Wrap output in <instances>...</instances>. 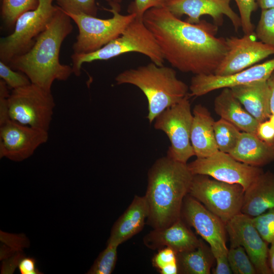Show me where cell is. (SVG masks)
Here are the masks:
<instances>
[{
    "label": "cell",
    "mask_w": 274,
    "mask_h": 274,
    "mask_svg": "<svg viewBox=\"0 0 274 274\" xmlns=\"http://www.w3.org/2000/svg\"><path fill=\"white\" fill-rule=\"evenodd\" d=\"M143 22L154 37L165 60L183 73L214 74L227 51L225 39L215 36L216 25L183 21L165 7L152 8Z\"/></svg>",
    "instance_id": "6da1fadb"
},
{
    "label": "cell",
    "mask_w": 274,
    "mask_h": 274,
    "mask_svg": "<svg viewBox=\"0 0 274 274\" xmlns=\"http://www.w3.org/2000/svg\"><path fill=\"white\" fill-rule=\"evenodd\" d=\"M45 30L26 52L14 57L8 65L24 74L31 83L47 90L55 80L66 81L73 74L72 66L61 64L59 53L73 29L72 19L58 6Z\"/></svg>",
    "instance_id": "7a4b0ae2"
},
{
    "label": "cell",
    "mask_w": 274,
    "mask_h": 274,
    "mask_svg": "<svg viewBox=\"0 0 274 274\" xmlns=\"http://www.w3.org/2000/svg\"><path fill=\"white\" fill-rule=\"evenodd\" d=\"M193 177L187 163L167 155L154 162L148 170L145 195L149 208L148 225L153 229L162 228L181 218L183 201Z\"/></svg>",
    "instance_id": "3957f363"
},
{
    "label": "cell",
    "mask_w": 274,
    "mask_h": 274,
    "mask_svg": "<svg viewBox=\"0 0 274 274\" xmlns=\"http://www.w3.org/2000/svg\"><path fill=\"white\" fill-rule=\"evenodd\" d=\"M115 81L117 85L131 84L142 91L148 101L147 118L150 124L164 110L188 94V85L177 77L174 69L153 62L125 70L116 77Z\"/></svg>",
    "instance_id": "277c9868"
},
{
    "label": "cell",
    "mask_w": 274,
    "mask_h": 274,
    "mask_svg": "<svg viewBox=\"0 0 274 274\" xmlns=\"http://www.w3.org/2000/svg\"><path fill=\"white\" fill-rule=\"evenodd\" d=\"M133 52L147 56L158 65H163L164 58L154 37L143 19L136 16L119 37L99 49L88 53H74L71 56L73 74L80 76L81 66L84 63L108 60Z\"/></svg>",
    "instance_id": "5b68a950"
},
{
    "label": "cell",
    "mask_w": 274,
    "mask_h": 274,
    "mask_svg": "<svg viewBox=\"0 0 274 274\" xmlns=\"http://www.w3.org/2000/svg\"><path fill=\"white\" fill-rule=\"evenodd\" d=\"M55 107L51 91L32 83L12 90L8 97L11 120L48 131Z\"/></svg>",
    "instance_id": "8992f818"
},
{
    "label": "cell",
    "mask_w": 274,
    "mask_h": 274,
    "mask_svg": "<svg viewBox=\"0 0 274 274\" xmlns=\"http://www.w3.org/2000/svg\"><path fill=\"white\" fill-rule=\"evenodd\" d=\"M54 0H38L37 7L25 12L17 19L12 33L0 40V60L8 64L15 56L27 51L46 28L57 6Z\"/></svg>",
    "instance_id": "52a82bcc"
},
{
    "label": "cell",
    "mask_w": 274,
    "mask_h": 274,
    "mask_svg": "<svg viewBox=\"0 0 274 274\" xmlns=\"http://www.w3.org/2000/svg\"><path fill=\"white\" fill-rule=\"evenodd\" d=\"M245 190L202 175H193L188 194L201 202L226 224L241 213Z\"/></svg>",
    "instance_id": "ba28073f"
},
{
    "label": "cell",
    "mask_w": 274,
    "mask_h": 274,
    "mask_svg": "<svg viewBox=\"0 0 274 274\" xmlns=\"http://www.w3.org/2000/svg\"><path fill=\"white\" fill-rule=\"evenodd\" d=\"M104 9L113 14L106 19L85 14H67L77 24L79 33L72 48L74 53L95 51L119 37L135 15H122L114 9Z\"/></svg>",
    "instance_id": "9c48e42d"
},
{
    "label": "cell",
    "mask_w": 274,
    "mask_h": 274,
    "mask_svg": "<svg viewBox=\"0 0 274 274\" xmlns=\"http://www.w3.org/2000/svg\"><path fill=\"white\" fill-rule=\"evenodd\" d=\"M188 95L159 114L154 123V128L164 132L170 142L166 155L185 163L195 156L190 141L193 114Z\"/></svg>",
    "instance_id": "30bf717a"
},
{
    "label": "cell",
    "mask_w": 274,
    "mask_h": 274,
    "mask_svg": "<svg viewBox=\"0 0 274 274\" xmlns=\"http://www.w3.org/2000/svg\"><path fill=\"white\" fill-rule=\"evenodd\" d=\"M187 165L193 175H206L222 182L239 184L245 191L264 172L260 167L238 161L220 151L207 157L197 158Z\"/></svg>",
    "instance_id": "8fae6325"
},
{
    "label": "cell",
    "mask_w": 274,
    "mask_h": 274,
    "mask_svg": "<svg viewBox=\"0 0 274 274\" xmlns=\"http://www.w3.org/2000/svg\"><path fill=\"white\" fill-rule=\"evenodd\" d=\"M257 40L254 32L245 34L242 38H226L227 51L214 74L232 75L274 54L273 47Z\"/></svg>",
    "instance_id": "7c38bea8"
},
{
    "label": "cell",
    "mask_w": 274,
    "mask_h": 274,
    "mask_svg": "<svg viewBox=\"0 0 274 274\" xmlns=\"http://www.w3.org/2000/svg\"><path fill=\"white\" fill-rule=\"evenodd\" d=\"M182 217L209 244L214 258L228 253L225 224L189 194L186 196L183 201Z\"/></svg>",
    "instance_id": "4fadbf2b"
},
{
    "label": "cell",
    "mask_w": 274,
    "mask_h": 274,
    "mask_svg": "<svg viewBox=\"0 0 274 274\" xmlns=\"http://www.w3.org/2000/svg\"><path fill=\"white\" fill-rule=\"evenodd\" d=\"M48 140V131L10 119L0 125V158L15 162L23 161Z\"/></svg>",
    "instance_id": "5bb4252c"
},
{
    "label": "cell",
    "mask_w": 274,
    "mask_h": 274,
    "mask_svg": "<svg viewBox=\"0 0 274 274\" xmlns=\"http://www.w3.org/2000/svg\"><path fill=\"white\" fill-rule=\"evenodd\" d=\"M225 228L230 247L241 246L244 248L257 273H272L268 264V244L258 231L252 217L240 213L226 223Z\"/></svg>",
    "instance_id": "9a60e30c"
},
{
    "label": "cell",
    "mask_w": 274,
    "mask_h": 274,
    "mask_svg": "<svg viewBox=\"0 0 274 274\" xmlns=\"http://www.w3.org/2000/svg\"><path fill=\"white\" fill-rule=\"evenodd\" d=\"M273 71L274 58L230 75H196L191 79L189 95L198 97L221 88L267 80Z\"/></svg>",
    "instance_id": "2e32d148"
},
{
    "label": "cell",
    "mask_w": 274,
    "mask_h": 274,
    "mask_svg": "<svg viewBox=\"0 0 274 274\" xmlns=\"http://www.w3.org/2000/svg\"><path fill=\"white\" fill-rule=\"evenodd\" d=\"M231 0H166L164 7L176 17L180 18L185 15V20L192 24L201 21L203 15L211 16L216 25L223 23V16L231 21L235 31L241 27L240 17L230 6Z\"/></svg>",
    "instance_id": "e0dca14e"
},
{
    "label": "cell",
    "mask_w": 274,
    "mask_h": 274,
    "mask_svg": "<svg viewBox=\"0 0 274 274\" xmlns=\"http://www.w3.org/2000/svg\"><path fill=\"white\" fill-rule=\"evenodd\" d=\"M201 241L188 228L182 218L167 227L153 229L143 238L144 245L149 249L168 247L177 254L196 248Z\"/></svg>",
    "instance_id": "ac0fdd59"
},
{
    "label": "cell",
    "mask_w": 274,
    "mask_h": 274,
    "mask_svg": "<svg viewBox=\"0 0 274 274\" xmlns=\"http://www.w3.org/2000/svg\"><path fill=\"white\" fill-rule=\"evenodd\" d=\"M149 215L145 195H135L125 212L114 224L107 244L119 246L140 232Z\"/></svg>",
    "instance_id": "d6986e66"
},
{
    "label": "cell",
    "mask_w": 274,
    "mask_h": 274,
    "mask_svg": "<svg viewBox=\"0 0 274 274\" xmlns=\"http://www.w3.org/2000/svg\"><path fill=\"white\" fill-rule=\"evenodd\" d=\"M190 141L197 158L209 157L219 151L214 135L215 120L208 109L201 104L195 106Z\"/></svg>",
    "instance_id": "ffe728a7"
},
{
    "label": "cell",
    "mask_w": 274,
    "mask_h": 274,
    "mask_svg": "<svg viewBox=\"0 0 274 274\" xmlns=\"http://www.w3.org/2000/svg\"><path fill=\"white\" fill-rule=\"evenodd\" d=\"M274 209V174L262 173L245 191L241 213L252 218Z\"/></svg>",
    "instance_id": "44dd1931"
},
{
    "label": "cell",
    "mask_w": 274,
    "mask_h": 274,
    "mask_svg": "<svg viewBox=\"0 0 274 274\" xmlns=\"http://www.w3.org/2000/svg\"><path fill=\"white\" fill-rule=\"evenodd\" d=\"M247 111L259 123L268 120L270 89L267 80L256 81L230 88Z\"/></svg>",
    "instance_id": "7402d4cb"
},
{
    "label": "cell",
    "mask_w": 274,
    "mask_h": 274,
    "mask_svg": "<svg viewBox=\"0 0 274 274\" xmlns=\"http://www.w3.org/2000/svg\"><path fill=\"white\" fill-rule=\"evenodd\" d=\"M214 106L215 112L221 118L232 123L243 131L257 133L259 122L242 107L230 88H223L215 98Z\"/></svg>",
    "instance_id": "603a6c76"
},
{
    "label": "cell",
    "mask_w": 274,
    "mask_h": 274,
    "mask_svg": "<svg viewBox=\"0 0 274 274\" xmlns=\"http://www.w3.org/2000/svg\"><path fill=\"white\" fill-rule=\"evenodd\" d=\"M228 154L238 161L260 167L274 160V146L262 141L256 134L243 131L235 147Z\"/></svg>",
    "instance_id": "cb8c5ba5"
},
{
    "label": "cell",
    "mask_w": 274,
    "mask_h": 274,
    "mask_svg": "<svg viewBox=\"0 0 274 274\" xmlns=\"http://www.w3.org/2000/svg\"><path fill=\"white\" fill-rule=\"evenodd\" d=\"M179 273L210 274L215 259L211 250L201 240L196 248L177 254Z\"/></svg>",
    "instance_id": "d4e9b609"
},
{
    "label": "cell",
    "mask_w": 274,
    "mask_h": 274,
    "mask_svg": "<svg viewBox=\"0 0 274 274\" xmlns=\"http://www.w3.org/2000/svg\"><path fill=\"white\" fill-rule=\"evenodd\" d=\"M229 122L221 118L215 121L214 131L219 151L229 153L235 147L241 132Z\"/></svg>",
    "instance_id": "484cf974"
},
{
    "label": "cell",
    "mask_w": 274,
    "mask_h": 274,
    "mask_svg": "<svg viewBox=\"0 0 274 274\" xmlns=\"http://www.w3.org/2000/svg\"><path fill=\"white\" fill-rule=\"evenodd\" d=\"M38 4V0H2L1 16L4 24L13 27L21 14L35 9Z\"/></svg>",
    "instance_id": "4316f807"
},
{
    "label": "cell",
    "mask_w": 274,
    "mask_h": 274,
    "mask_svg": "<svg viewBox=\"0 0 274 274\" xmlns=\"http://www.w3.org/2000/svg\"><path fill=\"white\" fill-rule=\"evenodd\" d=\"M227 256L232 273H257L253 264L243 247L241 246L230 247L228 251Z\"/></svg>",
    "instance_id": "83f0119b"
},
{
    "label": "cell",
    "mask_w": 274,
    "mask_h": 274,
    "mask_svg": "<svg viewBox=\"0 0 274 274\" xmlns=\"http://www.w3.org/2000/svg\"><path fill=\"white\" fill-rule=\"evenodd\" d=\"M118 246L107 244L99 254L88 274H110L113 272L117 260Z\"/></svg>",
    "instance_id": "f1b7e54d"
},
{
    "label": "cell",
    "mask_w": 274,
    "mask_h": 274,
    "mask_svg": "<svg viewBox=\"0 0 274 274\" xmlns=\"http://www.w3.org/2000/svg\"><path fill=\"white\" fill-rule=\"evenodd\" d=\"M255 34L261 42L274 48V8L262 10Z\"/></svg>",
    "instance_id": "f546056e"
},
{
    "label": "cell",
    "mask_w": 274,
    "mask_h": 274,
    "mask_svg": "<svg viewBox=\"0 0 274 274\" xmlns=\"http://www.w3.org/2000/svg\"><path fill=\"white\" fill-rule=\"evenodd\" d=\"M96 0H54L66 14H85L96 17Z\"/></svg>",
    "instance_id": "4dcf8cb0"
},
{
    "label": "cell",
    "mask_w": 274,
    "mask_h": 274,
    "mask_svg": "<svg viewBox=\"0 0 274 274\" xmlns=\"http://www.w3.org/2000/svg\"><path fill=\"white\" fill-rule=\"evenodd\" d=\"M252 218L261 237L268 244H270L274 240V209Z\"/></svg>",
    "instance_id": "1f68e13d"
},
{
    "label": "cell",
    "mask_w": 274,
    "mask_h": 274,
    "mask_svg": "<svg viewBox=\"0 0 274 274\" xmlns=\"http://www.w3.org/2000/svg\"><path fill=\"white\" fill-rule=\"evenodd\" d=\"M0 77L12 90L24 87L31 83L23 73L12 68L8 64L0 61Z\"/></svg>",
    "instance_id": "d6a6232c"
},
{
    "label": "cell",
    "mask_w": 274,
    "mask_h": 274,
    "mask_svg": "<svg viewBox=\"0 0 274 274\" xmlns=\"http://www.w3.org/2000/svg\"><path fill=\"white\" fill-rule=\"evenodd\" d=\"M234 1L239 12L243 31L245 34L254 32V25L252 22L251 16L258 7L256 0Z\"/></svg>",
    "instance_id": "836d02e7"
},
{
    "label": "cell",
    "mask_w": 274,
    "mask_h": 274,
    "mask_svg": "<svg viewBox=\"0 0 274 274\" xmlns=\"http://www.w3.org/2000/svg\"><path fill=\"white\" fill-rule=\"evenodd\" d=\"M166 0H134L128 6V14L143 19L144 13L152 8L164 7Z\"/></svg>",
    "instance_id": "e575fe53"
},
{
    "label": "cell",
    "mask_w": 274,
    "mask_h": 274,
    "mask_svg": "<svg viewBox=\"0 0 274 274\" xmlns=\"http://www.w3.org/2000/svg\"><path fill=\"white\" fill-rule=\"evenodd\" d=\"M175 263H177V253L168 247L159 249L152 259V265L159 271L166 266Z\"/></svg>",
    "instance_id": "d590c367"
},
{
    "label": "cell",
    "mask_w": 274,
    "mask_h": 274,
    "mask_svg": "<svg viewBox=\"0 0 274 274\" xmlns=\"http://www.w3.org/2000/svg\"><path fill=\"white\" fill-rule=\"evenodd\" d=\"M256 134L262 141L274 146V128L268 120L259 123Z\"/></svg>",
    "instance_id": "8d00e7d4"
},
{
    "label": "cell",
    "mask_w": 274,
    "mask_h": 274,
    "mask_svg": "<svg viewBox=\"0 0 274 274\" xmlns=\"http://www.w3.org/2000/svg\"><path fill=\"white\" fill-rule=\"evenodd\" d=\"M18 268L21 274L42 273L36 266V261L32 257H25L20 260Z\"/></svg>",
    "instance_id": "74e56055"
},
{
    "label": "cell",
    "mask_w": 274,
    "mask_h": 274,
    "mask_svg": "<svg viewBox=\"0 0 274 274\" xmlns=\"http://www.w3.org/2000/svg\"><path fill=\"white\" fill-rule=\"evenodd\" d=\"M227 253L221 254L215 257L216 266L213 270L214 274H230L232 271L228 260Z\"/></svg>",
    "instance_id": "f35d334b"
},
{
    "label": "cell",
    "mask_w": 274,
    "mask_h": 274,
    "mask_svg": "<svg viewBox=\"0 0 274 274\" xmlns=\"http://www.w3.org/2000/svg\"><path fill=\"white\" fill-rule=\"evenodd\" d=\"M270 89L269 108L271 114H274V71L267 80Z\"/></svg>",
    "instance_id": "ab89813d"
},
{
    "label": "cell",
    "mask_w": 274,
    "mask_h": 274,
    "mask_svg": "<svg viewBox=\"0 0 274 274\" xmlns=\"http://www.w3.org/2000/svg\"><path fill=\"white\" fill-rule=\"evenodd\" d=\"M271 246L268 249V259L269 266L272 273L274 274V240L270 243Z\"/></svg>",
    "instance_id": "60d3db41"
},
{
    "label": "cell",
    "mask_w": 274,
    "mask_h": 274,
    "mask_svg": "<svg viewBox=\"0 0 274 274\" xmlns=\"http://www.w3.org/2000/svg\"><path fill=\"white\" fill-rule=\"evenodd\" d=\"M256 2L262 10L274 8V0H256Z\"/></svg>",
    "instance_id": "b9f144b4"
},
{
    "label": "cell",
    "mask_w": 274,
    "mask_h": 274,
    "mask_svg": "<svg viewBox=\"0 0 274 274\" xmlns=\"http://www.w3.org/2000/svg\"><path fill=\"white\" fill-rule=\"evenodd\" d=\"M111 6V9L120 12L122 0H105Z\"/></svg>",
    "instance_id": "7bdbcfd3"
},
{
    "label": "cell",
    "mask_w": 274,
    "mask_h": 274,
    "mask_svg": "<svg viewBox=\"0 0 274 274\" xmlns=\"http://www.w3.org/2000/svg\"><path fill=\"white\" fill-rule=\"evenodd\" d=\"M268 120L270 121L272 126L274 128V114H271V115H270L268 118Z\"/></svg>",
    "instance_id": "ee69618b"
}]
</instances>
